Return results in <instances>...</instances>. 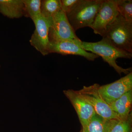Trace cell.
Masks as SVG:
<instances>
[{"label":"cell","instance_id":"30bf717a","mask_svg":"<svg viewBox=\"0 0 132 132\" xmlns=\"http://www.w3.org/2000/svg\"><path fill=\"white\" fill-rule=\"evenodd\" d=\"M56 53L62 55H79L87 60L93 61L99 56L84 50L77 43L70 40H64L50 43V53Z\"/></svg>","mask_w":132,"mask_h":132},{"label":"cell","instance_id":"9a60e30c","mask_svg":"<svg viewBox=\"0 0 132 132\" xmlns=\"http://www.w3.org/2000/svg\"><path fill=\"white\" fill-rule=\"evenodd\" d=\"M61 10L60 0H45L42 1L41 14L45 17L52 19Z\"/></svg>","mask_w":132,"mask_h":132},{"label":"cell","instance_id":"ac0fdd59","mask_svg":"<svg viewBox=\"0 0 132 132\" xmlns=\"http://www.w3.org/2000/svg\"><path fill=\"white\" fill-rule=\"evenodd\" d=\"M79 0H61L60 1L61 10L66 14L68 13L73 8Z\"/></svg>","mask_w":132,"mask_h":132},{"label":"cell","instance_id":"3957f363","mask_svg":"<svg viewBox=\"0 0 132 132\" xmlns=\"http://www.w3.org/2000/svg\"><path fill=\"white\" fill-rule=\"evenodd\" d=\"M102 37L116 47L132 53V21H127L119 14Z\"/></svg>","mask_w":132,"mask_h":132},{"label":"cell","instance_id":"277c9868","mask_svg":"<svg viewBox=\"0 0 132 132\" xmlns=\"http://www.w3.org/2000/svg\"><path fill=\"white\" fill-rule=\"evenodd\" d=\"M48 37L50 43L64 40L74 42L80 46L82 41L77 37L67 15L61 10L52 18Z\"/></svg>","mask_w":132,"mask_h":132},{"label":"cell","instance_id":"ba28073f","mask_svg":"<svg viewBox=\"0 0 132 132\" xmlns=\"http://www.w3.org/2000/svg\"><path fill=\"white\" fill-rule=\"evenodd\" d=\"M132 90V72L113 82L100 86L99 92L109 105Z\"/></svg>","mask_w":132,"mask_h":132},{"label":"cell","instance_id":"5b68a950","mask_svg":"<svg viewBox=\"0 0 132 132\" xmlns=\"http://www.w3.org/2000/svg\"><path fill=\"white\" fill-rule=\"evenodd\" d=\"M100 86L98 84L89 86H84L82 89L78 91L85 100L93 106L98 115L106 119L120 120L102 97L98 90Z\"/></svg>","mask_w":132,"mask_h":132},{"label":"cell","instance_id":"6da1fadb","mask_svg":"<svg viewBox=\"0 0 132 132\" xmlns=\"http://www.w3.org/2000/svg\"><path fill=\"white\" fill-rule=\"evenodd\" d=\"M80 46L87 52H90L101 57L104 61L113 68L119 74L126 75L132 72L131 68L125 69L118 65L116 61L119 58L131 59L132 53L126 52L116 47L108 40L103 38L96 42H82Z\"/></svg>","mask_w":132,"mask_h":132},{"label":"cell","instance_id":"7a4b0ae2","mask_svg":"<svg viewBox=\"0 0 132 132\" xmlns=\"http://www.w3.org/2000/svg\"><path fill=\"white\" fill-rule=\"evenodd\" d=\"M103 0H79L67 14L69 22L76 32L78 29L91 28Z\"/></svg>","mask_w":132,"mask_h":132},{"label":"cell","instance_id":"9c48e42d","mask_svg":"<svg viewBox=\"0 0 132 132\" xmlns=\"http://www.w3.org/2000/svg\"><path fill=\"white\" fill-rule=\"evenodd\" d=\"M63 92L75 109L82 128H84L95 113L93 108L85 100L78 91L68 90H64Z\"/></svg>","mask_w":132,"mask_h":132},{"label":"cell","instance_id":"2e32d148","mask_svg":"<svg viewBox=\"0 0 132 132\" xmlns=\"http://www.w3.org/2000/svg\"><path fill=\"white\" fill-rule=\"evenodd\" d=\"M119 14L127 21H132V0H117Z\"/></svg>","mask_w":132,"mask_h":132},{"label":"cell","instance_id":"d6986e66","mask_svg":"<svg viewBox=\"0 0 132 132\" xmlns=\"http://www.w3.org/2000/svg\"><path fill=\"white\" fill-rule=\"evenodd\" d=\"M0 67H1V66H0Z\"/></svg>","mask_w":132,"mask_h":132},{"label":"cell","instance_id":"5bb4252c","mask_svg":"<svg viewBox=\"0 0 132 132\" xmlns=\"http://www.w3.org/2000/svg\"><path fill=\"white\" fill-rule=\"evenodd\" d=\"M40 0H23L24 15L30 17L32 21L41 15Z\"/></svg>","mask_w":132,"mask_h":132},{"label":"cell","instance_id":"8fae6325","mask_svg":"<svg viewBox=\"0 0 132 132\" xmlns=\"http://www.w3.org/2000/svg\"><path fill=\"white\" fill-rule=\"evenodd\" d=\"M132 104V90L123 95L109 105L120 120L126 119L130 115Z\"/></svg>","mask_w":132,"mask_h":132},{"label":"cell","instance_id":"7c38bea8","mask_svg":"<svg viewBox=\"0 0 132 132\" xmlns=\"http://www.w3.org/2000/svg\"><path fill=\"white\" fill-rule=\"evenodd\" d=\"M23 0H0V13L10 19H19L24 15Z\"/></svg>","mask_w":132,"mask_h":132},{"label":"cell","instance_id":"e0dca14e","mask_svg":"<svg viewBox=\"0 0 132 132\" xmlns=\"http://www.w3.org/2000/svg\"><path fill=\"white\" fill-rule=\"evenodd\" d=\"M132 114L126 119L118 120L112 127L110 132H132Z\"/></svg>","mask_w":132,"mask_h":132},{"label":"cell","instance_id":"8992f818","mask_svg":"<svg viewBox=\"0 0 132 132\" xmlns=\"http://www.w3.org/2000/svg\"><path fill=\"white\" fill-rule=\"evenodd\" d=\"M33 21L35 28L30 39V44L44 56L49 54L50 43L48 33L52 19L46 18L41 14Z\"/></svg>","mask_w":132,"mask_h":132},{"label":"cell","instance_id":"52a82bcc","mask_svg":"<svg viewBox=\"0 0 132 132\" xmlns=\"http://www.w3.org/2000/svg\"><path fill=\"white\" fill-rule=\"evenodd\" d=\"M117 0H103L91 28L103 37L109 27L119 14Z\"/></svg>","mask_w":132,"mask_h":132},{"label":"cell","instance_id":"4fadbf2b","mask_svg":"<svg viewBox=\"0 0 132 132\" xmlns=\"http://www.w3.org/2000/svg\"><path fill=\"white\" fill-rule=\"evenodd\" d=\"M118 120H107L95 113L81 132H110Z\"/></svg>","mask_w":132,"mask_h":132}]
</instances>
